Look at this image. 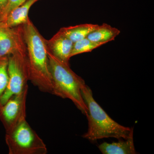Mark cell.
Segmentation results:
<instances>
[{"label": "cell", "mask_w": 154, "mask_h": 154, "mask_svg": "<svg viewBox=\"0 0 154 154\" xmlns=\"http://www.w3.org/2000/svg\"><path fill=\"white\" fill-rule=\"evenodd\" d=\"M22 28L27 51L29 81L41 92L51 94V76L46 39L29 18Z\"/></svg>", "instance_id": "cell-1"}, {"label": "cell", "mask_w": 154, "mask_h": 154, "mask_svg": "<svg viewBox=\"0 0 154 154\" xmlns=\"http://www.w3.org/2000/svg\"><path fill=\"white\" fill-rule=\"evenodd\" d=\"M81 92L88 108L86 116L88 129L83 137L95 141L109 137L125 140L133 135V128L122 126L110 118L94 99L91 88L86 84L82 87Z\"/></svg>", "instance_id": "cell-2"}, {"label": "cell", "mask_w": 154, "mask_h": 154, "mask_svg": "<svg viewBox=\"0 0 154 154\" xmlns=\"http://www.w3.org/2000/svg\"><path fill=\"white\" fill-rule=\"evenodd\" d=\"M51 80V94L71 100L78 109L86 115L88 108L81 89L85 81L73 71L69 65L61 62L48 50Z\"/></svg>", "instance_id": "cell-3"}, {"label": "cell", "mask_w": 154, "mask_h": 154, "mask_svg": "<svg viewBox=\"0 0 154 154\" xmlns=\"http://www.w3.org/2000/svg\"><path fill=\"white\" fill-rule=\"evenodd\" d=\"M9 154H46V145L26 119L11 133L6 134Z\"/></svg>", "instance_id": "cell-4"}, {"label": "cell", "mask_w": 154, "mask_h": 154, "mask_svg": "<svg viewBox=\"0 0 154 154\" xmlns=\"http://www.w3.org/2000/svg\"><path fill=\"white\" fill-rule=\"evenodd\" d=\"M8 74V84L0 100V106L12 96L21 93L28 86L29 73L26 49L9 55Z\"/></svg>", "instance_id": "cell-5"}, {"label": "cell", "mask_w": 154, "mask_h": 154, "mask_svg": "<svg viewBox=\"0 0 154 154\" xmlns=\"http://www.w3.org/2000/svg\"><path fill=\"white\" fill-rule=\"evenodd\" d=\"M28 86L22 92L11 97L0 106V120L6 134L11 133L24 119H26V99Z\"/></svg>", "instance_id": "cell-6"}, {"label": "cell", "mask_w": 154, "mask_h": 154, "mask_svg": "<svg viewBox=\"0 0 154 154\" xmlns=\"http://www.w3.org/2000/svg\"><path fill=\"white\" fill-rule=\"evenodd\" d=\"M26 49L22 25L10 28L0 21V58Z\"/></svg>", "instance_id": "cell-7"}, {"label": "cell", "mask_w": 154, "mask_h": 154, "mask_svg": "<svg viewBox=\"0 0 154 154\" xmlns=\"http://www.w3.org/2000/svg\"><path fill=\"white\" fill-rule=\"evenodd\" d=\"M48 51L61 62L69 65L74 43L60 30L49 40H46Z\"/></svg>", "instance_id": "cell-8"}, {"label": "cell", "mask_w": 154, "mask_h": 154, "mask_svg": "<svg viewBox=\"0 0 154 154\" xmlns=\"http://www.w3.org/2000/svg\"><path fill=\"white\" fill-rule=\"evenodd\" d=\"M39 0H27L14 9L3 21L5 25L10 28L22 26L29 19L28 14L31 7Z\"/></svg>", "instance_id": "cell-9"}, {"label": "cell", "mask_w": 154, "mask_h": 154, "mask_svg": "<svg viewBox=\"0 0 154 154\" xmlns=\"http://www.w3.org/2000/svg\"><path fill=\"white\" fill-rule=\"evenodd\" d=\"M99 149L103 154H135L136 153L134 143L133 135L125 140L111 143L104 142L99 145Z\"/></svg>", "instance_id": "cell-10"}, {"label": "cell", "mask_w": 154, "mask_h": 154, "mask_svg": "<svg viewBox=\"0 0 154 154\" xmlns=\"http://www.w3.org/2000/svg\"><path fill=\"white\" fill-rule=\"evenodd\" d=\"M120 33V30L112 27L106 23L98 25L96 29L91 32L87 38L91 41L105 44L107 42L115 40L116 36Z\"/></svg>", "instance_id": "cell-11"}, {"label": "cell", "mask_w": 154, "mask_h": 154, "mask_svg": "<svg viewBox=\"0 0 154 154\" xmlns=\"http://www.w3.org/2000/svg\"><path fill=\"white\" fill-rule=\"evenodd\" d=\"M98 26V25L96 24H81L75 26L63 27L61 28L59 30L75 43L87 37Z\"/></svg>", "instance_id": "cell-12"}, {"label": "cell", "mask_w": 154, "mask_h": 154, "mask_svg": "<svg viewBox=\"0 0 154 154\" xmlns=\"http://www.w3.org/2000/svg\"><path fill=\"white\" fill-rule=\"evenodd\" d=\"M101 43L94 42L88 39L87 37L74 43L71 57L84 53L89 52L103 45Z\"/></svg>", "instance_id": "cell-13"}, {"label": "cell", "mask_w": 154, "mask_h": 154, "mask_svg": "<svg viewBox=\"0 0 154 154\" xmlns=\"http://www.w3.org/2000/svg\"><path fill=\"white\" fill-rule=\"evenodd\" d=\"M8 56H6L0 58V100L8 84Z\"/></svg>", "instance_id": "cell-14"}, {"label": "cell", "mask_w": 154, "mask_h": 154, "mask_svg": "<svg viewBox=\"0 0 154 154\" xmlns=\"http://www.w3.org/2000/svg\"><path fill=\"white\" fill-rule=\"evenodd\" d=\"M26 1L27 0H8L7 6L0 14V21L3 22L11 11Z\"/></svg>", "instance_id": "cell-15"}, {"label": "cell", "mask_w": 154, "mask_h": 154, "mask_svg": "<svg viewBox=\"0 0 154 154\" xmlns=\"http://www.w3.org/2000/svg\"><path fill=\"white\" fill-rule=\"evenodd\" d=\"M8 2V0H0V14L5 8Z\"/></svg>", "instance_id": "cell-16"}]
</instances>
